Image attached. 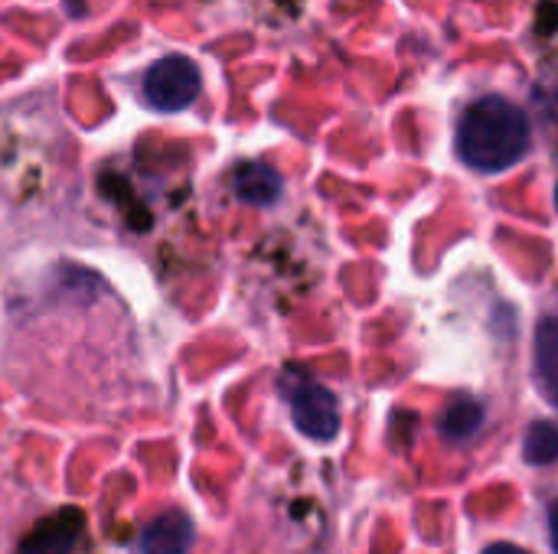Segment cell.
<instances>
[{"label":"cell","mask_w":558,"mask_h":554,"mask_svg":"<svg viewBox=\"0 0 558 554\" xmlns=\"http://www.w3.org/2000/svg\"><path fill=\"white\" fill-rule=\"evenodd\" d=\"M530 121L504 95L471 101L458 121V157L477 173H504L530 150Z\"/></svg>","instance_id":"6da1fadb"},{"label":"cell","mask_w":558,"mask_h":554,"mask_svg":"<svg viewBox=\"0 0 558 554\" xmlns=\"http://www.w3.org/2000/svg\"><path fill=\"white\" fill-rule=\"evenodd\" d=\"M481 421H484V408H481L477 402H471V398H461L458 405L448 408V415H445V421H441V431H445L448 438L464 441V438L477 434Z\"/></svg>","instance_id":"9c48e42d"},{"label":"cell","mask_w":558,"mask_h":554,"mask_svg":"<svg viewBox=\"0 0 558 554\" xmlns=\"http://www.w3.org/2000/svg\"><path fill=\"white\" fill-rule=\"evenodd\" d=\"M284 398L291 405L294 428L311 441H333L340 431V405L330 389L311 379H284Z\"/></svg>","instance_id":"3957f363"},{"label":"cell","mask_w":558,"mask_h":554,"mask_svg":"<svg viewBox=\"0 0 558 554\" xmlns=\"http://www.w3.org/2000/svg\"><path fill=\"white\" fill-rule=\"evenodd\" d=\"M549 539H553V549L558 554V496L553 500V506H549Z\"/></svg>","instance_id":"30bf717a"},{"label":"cell","mask_w":558,"mask_h":554,"mask_svg":"<svg viewBox=\"0 0 558 554\" xmlns=\"http://www.w3.org/2000/svg\"><path fill=\"white\" fill-rule=\"evenodd\" d=\"M556 209H558V186H556Z\"/></svg>","instance_id":"7c38bea8"},{"label":"cell","mask_w":558,"mask_h":554,"mask_svg":"<svg viewBox=\"0 0 558 554\" xmlns=\"http://www.w3.org/2000/svg\"><path fill=\"white\" fill-rule=\"evenodd\" d=\"M193 549V522L186 513H160L141 532V554H190Z\"/></svg>","instance_id":"5b68a950"},{"label":"cell","mask_w":558,"mask_h":554,"mask_svg":"<svg viewBox=\"0 0 558 554\" xmlns=\"http://www.w3.org/2000/svg\"><path fill=\"white\" fill-rule=\"evenodd\" d=\"M85 529V516L78 509H62L43 519L13 554H72Z\"/></svg>","instance_id":"277c9868"},{"label":"cell","mask_w":558,"mask_h":554,"mask_svg":"<svg viewBox=\"0 0 558 554\" xmlns=\"http://www.w3.org/2000/svg\"><path fill=\"white\" fill-rule=\"evenodd\" d=\"M523 457L533 467H553L558 460V424L556 421H536L530 424L523 438Z\"/></svg>","instance_id":"ba28073f"},{"label":"cell","mask_w":558,"mask_h":554,"mask_svg":"<svg viewBox=\"0 0 558 554\" xmlns=\"http://www.w3.org/2000/svg\"><path fill=\"white\" fill-rule=\"evenodd\" d=\"M203 91V75L199 65L186 56H163L157 59L141 82V95L154 111H183L190 108Z\"/></svg>","instance_id":"7a4b0ae2"},{"label":"cell","mask_w":558,"mask_h":554,"mask_svg":"<svg viewBox=\"0 0 558 554\" xmlns=\"http://www.w3.org/2000/svg\"><path fill=\"white\" fill-rule=\"evenodd\" d=\"M536 382L558 408V313L546 317L536 330Z\"/></svg>","instance_id":"52a82bcc"},{"label":"cell","mask_w":558,"mask_h":554,"mask_svg":"<svg viewBox=\"0 0 558 554\" xmlns=\"http://www.w3.org/2000/svg\"><path fill=\"white\" fill-rule=\"evenodd\" d=\"M232 193L248 206H271L281 199V173L268 163H242L232 173Z\"/></svg>","instance_id":"8992f818"},{"label":"cell","mask_w":558,"mask_h":554,"mask_svg":"<svg viewBox=\"0 0 558 554\" xmlns=\"http://www.w3.org/2000/svg\"><path fill=\"white\" fill-rule=\"evenodd\" d=\"M484 554H530V552H526V549H520V545H510V542H497V545L484 549Z\"/></svg>","instance_id":"8fae6325"}]
</instances>
